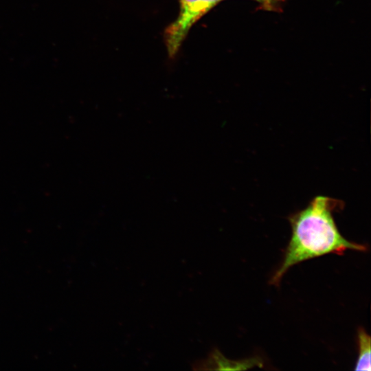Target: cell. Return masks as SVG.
Wrapping results in <instances>:
<instances>
[{
    "label": "cell",
    "instance_id": "1",
    "mask_svg": "<svg viewBox=\"0 0 371 371\" xmlns=\"http://www.w3.org/2000/svg\"><path fill=\"white\" fill-rule=\"evenodd\" d=\"M342 206L339 200L317 196L305 208L289 216L291 236L271 284L278 286L291 267L303 261L328 254L343 255L348 250H367L364 245L349 241L339 232L333 213Z\"/></svg>",
    "mask_w": 371,
    "mask_h": 371
},
{
    "label": "cell",
    "instance_id": "2",
    "mask_svg": "<svg viewBox=\"0 0 371 371\" xmlns=\"http://www.w3.org/2000/svg\"><path fill=\"white\" fill-rule=\"evenodd\" d=\"M221 1L180 0L179 15L165 32V41L170 57L177 54L192 26Z\"/></svg>",
    "mask_w": 371,
    "mask_h": 371
},
{
    "label": "cell",
    "instance_id": "3",
    "mask_svg": "<svg viewBox=\"0 0 371 371\" xmlns=\"http://www.w3.org/2000/svg\"><path fill=\"white\" fill-rule=\"evenodd\" d=\"M358 358L356 370H370V337L363 328L357 332Z\"/></svg>",
    "mask_w": 371,
    "mask_h": 371
},
{
    "label": "cell",
    "instance_id": "4",
    "mask_svg": "<svg viewBox=\"0 0 371 371\" xmlns=\"http://www.w3.org/2000/svg\"><path fill=\"white\" fill-rule=\"evenodd\" d=\"M255 1L262 3L267 8H273L278 3H280L284 0H255Z\"/></svg>",
    "mask_w": 371,
    "mask_h": 371
}]
</instances>
